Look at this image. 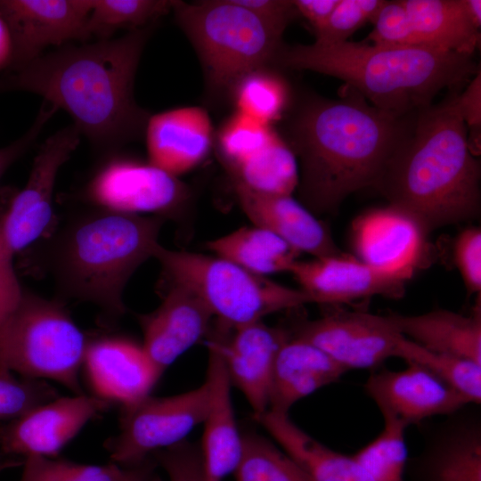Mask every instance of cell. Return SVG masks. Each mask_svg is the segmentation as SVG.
<instances>
[{"mask_svg":"<svg viewBox=\"0 0 481 481\" xmlns=\"http://www.w3.org/2000/svg\"><path fill=\"white\" fill-rule=\"evenodd\" d=\"M383 0H338L326 23L315 34L314 43L332 45L347 38L367 22H372Z\"/></svg>","mask_w":481,"mask_h":481,"instance_id":"f35d334b","label":"cell"},{"mask_svg":"<svg viewBox=\"0 0 481 481\" xmlns=\"http://www.w3.org/2000/svg\"><path fill=\"white\" fill-rule=\"evenodd\" d=\"M169 0H91L86 24L88 37L108 39L119 29H142L173 9Z\"/></svg>","mask_w":481,"mask_h":481,"instance_id":"1f68e13d","label":"cell"},{"mask_svg":"<svg viewBox=\"0 0 481 481\" xmlns=\"http://www.w3.org/2000/svg\"><path fill=\"white\" fill-rule=\"evenodd\" d=\"M93 207L119 213L164 218L175 214L188 198L185 185L151 164L116 152L104 156L82 192Z\"/></svg>","mask_w":481,"mask_h":481,"instance_id":"30bf717a","label":"cell"},{"mask_svg":"<svg viewBox=\"0 0 481 481\" xmlns=\"http://www.w3.org/2000/svg\"><path fill=\"white\" fill-rule=\"evenodd\" d=\"M12 193L11 189H0V326L18 305L24 289L14 270V255L3 231L4 216Z\"/></svg>","mask_w":481,"mask_h":481,"instance_id":"60d3db41","label":"cell"},{"mask_svg":"<svg viewBox=\"0 0 481 481\" xmlns=\"http://www.w3.org/2000/svg\"><path fill=\"white\" fill-rule=\"evenodd\" d=\"M72 124L50 135L40 145L23 189L13 192L4 220L5 241L15 256L45 238L53 224V192L61 167L80 143Z\"/></svg>","mask_w":481,"mask_h":481,"instance_id":"7c38bea8","label":"cell"},{"mask_svg":"<svg viewBox=\"0 0 481 481\" xmlns=\"http://www.w3.org/2000/svg\"><path fill=\"white\" fill-rule=\"evenodd\" d=\"M417 112L382 110L349 86L339 99L306 103L290 124L289 144L300 159L303 205L311 212L334 213L349 194L373 186L411 133Z\"/></svg>","mask_w":481,"mask_h":481,"instance_id":"7a4b0ae2","label":"cell"},{"mask_svg":"<svg viewBox=\"0 0 481 481\" xmlns=\"http://www.w3.org/2000/svg\"><path fill=\"white\" fill-rule=\"evenodd\" d=\"M208 362L205 384L208 407L200 447L207 481H224L233 474L242 453V435L238 429L231 397V381L216 342L208 338Z\"/></svg>","mask_w":481,"mask_h":481,"instance_id":"603a6c76","label":"cell"},{"mask_svg":"<svg viewBox=\"0 0 481 481\" xmlns=\"http://www.w3.org/2000/svg\"><path fill=\"white\" fill-rule=\"evenodd\" d=\"M57 396L56 389L47 381L0 372V421L12 420Z\"/></svg>","mask_w":481,"mask_h":481,"instance_id":"74e56055","label":"cell"},{"mask_svg":"<svg viewBox=\"0 0 481 481\" xmlns=\"http://www.w3.org/2000/svg\"><path fill=\"white\" fill-rule=\"evenodd\" d=\"M383 421L379 435L353 456L378 481H404L409 459L407 427L393 420Z\"/></svg>","mask_w":481,"mask_h":481,"instance_id":"e575fe53","label":"cell"},{"mask_svg":"<svg viewBox=\"0 0 481 481\" xmlns=\"http://www.w3.org/2000/svg\"><path fill=\"white\" fill-rule=\"evenodd\" d=\"M83 369L94 395L121 408L150 395L163 374L142 344L116 336L88 341Z\"/></svg>","mask_w":481,"mask_h":481,"instance_id":"ffe728a7","label":"cell"},{"mask_svg":"<svg viewBox=\"0 0 481 481\" xmlns=\"http://www.w3.org/2000/svg\"><path fill=\"white\" fill-rule=\"evenodd\" d=\"M207 407L205 382L188 392L161 397L150 395L123 407L118 434L104 444L110 461L132 466L184 441L196 426L203 423Z\"/></svg>","mask_w":481,"mask_h":481,"instance_id":"9c48e42d","label":"cell"},{"mask_svg":"<svg viewBox=\"0 0 481 481\" xmlns=\"http://www.w3.org/2000/svg\"><path fill=\"white\" fill-rule=\"evenodd\" d=\"M349 370H377L396 356L404 337L387 315L339 310L300 323L291 334Z\"/></svg>","mask_w":481,"mask_h":481,"instance_id":"4fadbf2b","label":"cell"},{"mask_svg":"<svg viewBox=\"0 0 481 481\" xmlns=\"http://www.w3.org/2000/svg\"><path fill=\"white\" fill-rule=\"evenodd\" d=\"M461 117L468 129V142L474 155L480 151L481 74H476L461 94L457 96Z\"/></svg>","mask_w":481,"mask_h":481,"instance_id":"ee69618b","label":"cell"},{"mask_svg":"<svg viewBox=\"0 0 481 481\" xmlns=\"http://www.w3.org/2000/svg\"><path fill=\"white\" fill-rule=\"evenodd\" d=\"M88 341L61 302L23 289L0 326V372L83 394L79 375Z\"/></svg>","mask_w":481,"mask_h":481,"instance_id":"52a82bcc","label":"cell"},{"mask_svg":"<svg viewBox=\"0 0 481 481\" xmlns=\"http://www.w3.org/2000/svg\"><path fill=\"white\" fill-rule=\"evenodd\" d=\"M228 171L231 178L265 193L291 195L299 182L296 156L276 132L262 149Z\"/></svg>","mask_w":481,"mask_h":481,"instance_id":"f546056e","label":"cell"},{"mask_svg":"<svg viewBox=\"0 0 481 481\" xmlns=\"http://www.w3.org/2000/svg\"><path fill=\"white\" fill-rule=\"evenodd\" d=\"M289 335L263 321L234 329L218 323L208 335L220 350L231 384L243 394L254 417L268 411L275 359Z\"/></svg>","mask_w":481,"mask_h":481,"instance_id":"e0dca14e","label":"cell"},{"mask_svg":"<svg viewBox=\"0 0 481 481\" xmlns=\"http://www.w3.org/2000/svg\"><path fill=\"white\" fill-rule=\"evenodd\" d=\"M274 133L271 125L236 111L221 126L216 138L226 168H234L249 159L270 141Z\"/></svg>","mask_w":481,"mask_h":481,"instance_id":"d590c367","label":"cell"},{"mask_svg":"<svg viewBox=\"0 0 481 481\" xmlns=\"http://www.w3.org/2000/svg\"><path fill=\"white\" fill-rule=\"evenodd\" d=\"M346 371L321 349L290 333L275 359L268 410L289 414L297 402L338 381Z\"/></svg>","mask_w":481,"mask_h":481,"instance_id":"d4e9b609","label":"cell"},{"mask_svg":"<svg viewBox=\"0 0 481 481\" xmlns=\"http://www.w3.org/2000/svg\"><path fill=\"white\" fill-rule=\"evenodd\" d=\"M457 96L417 112L411 133L372 186L428 234L480 213V166Z\"/></svg>","mask_w":481,"mask_h":481,"instance_id":"3957f363","label":"cell"},{"mask_svg":"<svg viewBox=\"0 0 481 481\" xmlns=\"http://www.w3.org/2000/svg\"><path fill=\"white\" fill-rule=\"evenodd\" d=\"M231 93L237 112L267 125L281 117L289 98L286 83L267 67L245 75Z\"/></svg>","mask_w":481,"mask_h":481,"instance_id":"836d02e7","label":"cell"},{"mask_svg":"<svg viewBox=\"0 0 481 481\" xmlns=\"http://www.w3.org/2000/svg\"><path fill=\"white\" fill-rule=\"evenodd\" d=\"M90 11L91 0H0V15L12 41L5 72L34 61L49 46L87 40Z\"/></svg>","mask_w":481,"mask_h":481,"instance_id":"5bb4252c","label":"cell"},{"mask_svg":"<svg viewBox=\"0 0 481 481\" xmlns=\"http://www.w3.org/2000/svg\"><path fill=\"white\" fill-rule=\"evenodd\" d=\"M57 109L43 101L41 108L30 127L20 138L0 148V180L6 170L36 143L38 135Z\"/></svg>","mask_w":481,"mask_h":481,"instance_id":"f6af8a7d","label":"cell"},{"mask_svg":"<svg viewBox=\"0 0 481 481\" xmlns=\"http://www.w3.org/2000/svg\"><path fill=\"white\" fill-rule=\"evenodd\" d=\"M213 318L193 292L169 283L160 305L140 316L142 346L163 373L179 356L208 335Z\"/></svg>","mask_w":481,"mask_h":481,"instance_id":"44dd1931","label":"cell"},{"mask_svg":"<svg viewBox=\"0 0 481 481\" xmlns=\"http://www.w3.org/2000/svg\"><path fill=\"white\" fill-rule=\"evenodd\" d=\"M254 418L312 481H378L353 455L322 444L296 425L289 414L268 410Z\"/></svg>","mask_w":481,"mask_h":481,"instance_id":"484cf974","label":"cell"},{"mask_svg":"<svg viewBox=\"0 0 481 481\" xmlns=\"http://www.w3.org/2000/svg\"><path fill=\"white\" fill-rule=\"evenodd\" d=\"M164 219L94 207L69 218L43 244L40 260L61 295L118 317L134 273L159 245Z\"/></svg>","mask_w":481,"mask_h":481,"instance_id":"5b68a950","label":"cell"},{"mask_svg":"<svg viewBox=\"0 0 481 481\" xmlns=\"http://www.w3.org/2000/svg\"><path fill=\"white\" fill-rule=\"evenodd\" d=\"M423 45L472 55L480 32L465 0H401Z\"/></svg>","mask_w":481,"mask_h":481,"instance_id":"83f0119b","label":"cell"},{"mask_svg":"<svg viewBox=\"0 0 481 481\" xmlns=\"http://www.w3.org/2000/svg\"><path fill=\"white\" fill-rule=\"evenodd\" d=\"M242 441L235 481H312L293 459L266 438L245 434Z\"/></svg>","mask_w":481,"mask_h":481,"instance_id":"d6a6232c","label":"cell"},{"mask_svg":"<svg viewBox=\"0 0 481 481\" xmlns=\"http://www.w3.org/2000/svg\"><path fill=\"white\" fill-rule=\"evenodd\" d=\"M153 258L169 283L193 292L218 323L231 329L310 303L300 289L280 284L213 254L172 250L159 244Z\"/></svg>","mask_w":481,"mask_h":481,"instance_id":"ba28073f","label":"cell"},{"mask_svg":"<svg viewBox=\"0 0 481 481\" xmlns=\"http://www.w3.org/2000/svg\"><path fill=\"white\" fill-rule=\"evenodd\" d=\"M12 59V41L5 20L0 15V73L5 72Z\"/></svg>","mask_w":481,"mask_h":481,"instance_id":"c3c4849f","label":"cell"},{"mask_svg":"<svg viewBox=\"0 0 481 481\" xmlns=\"http://www.w3.org/2000/svg\"><path fill=\"white\" fill-rule=\"evenodd\" d=\"M172 10L217 92H231L245 75L268 67L282 46L284 29L234 0L175 1Z\"/></svg>","mask_w":481,"mask_h":481,"instance_id":"8992f818","label":"cell"},{"mask_svg":"<svg viewBox=\"0 0 481 481\" xmlns=\"http://www.w3.org/2000/svg\"><path fill=\"white\" fill-rule=\"evenodd\" d=\"M110 403L85 394L57 396L0 426V471L29 458L58 457Z\"/></svg>","mask_w":481,"mask_h":481,"instance_id":"8fae6325","label":"cell"},{"mask_svg":"<svg viewBox=\"0 0 481 481\" xmlns=\"http://www.w3.org/2000/svg\"><path fill=\"white\" fill-rule=\"evenodd\" d=\"M154 24L115 39L66 45L4 73L0 92L23 91L68 112L73 125L104 156L144 135L149 113L134 86Z\"/></svg>","mask_w":481,"mask_h":481,"instance_id":"6da1fadb","label":"cell"},{"mask_svg":"<svg viewBox=\"0 0 481 481\" xmlns=\"http://www.w3.org/2000/svg\"><path fill=\"white\" fill-rule=\"evenodd\" d=\"M406 363L407 366L398 371H372L363 385L383 420L408 428L432 417L450 415L469 404L425 367Z\"/></svg>","mask_w":481,"mask_h":481,"instance_id":"2e32d148","label":"cell"},{"mask_svg":"<svg viewBox=\"0 0 481 481\" xmlns=\"http://www.w3.org/2000/svg\"><path fill=\"white\" fill-rule=\"evenodd\" d=\"M152 455L168 481H207L200 449L185 440Z\"/></svg>","mask_w":481,"mask_h":481,"instance_id":"b9f144b4","label":"cell"},{"mask_svg":"<svg viewBox=\"0 0 481 481\" xmlns=\"http://www.w3.org/2000/svg\"><path fill=\"white\" fill-rule=\"evenodd\" d=\"M207 249L213 255L265 277L289 272L300 254L276 234L253 224L209 240Z\"/></svg>","mask_w":481,"mask_h":481,"instance_id":"f1b7e54d","label":"cell"},{"mask_svg":"<svg viewBox=\"0 0 481 481\" xmlns=\"http://www.w3.org/2000/svg\"><path fill=\"white\" fill-rule=\"evenodd\" d=\"M428 369L468 404H481V364L472 360L429 351L403 337L396 356Z\"/></svg>","mask_w":481,"mask_h":481,"instance_id":"4dcf8cb0","label":"cell"},{"mask_svg":"<svg viewBox=\"0 0 481 481\" xmlns=\"http://www.w3.org/2000/svg\"><path fill=\"white\" fill-rule=\"evenodd\" d=\"M144 135L148 161L178 177L207 158L214 129L208 112L191 106L150 116Z\"/></svg>","mask_w":481,"mask_h":481,"instance_id":"cb8c5ba5","label":"cell"},{"mask_svg":"<svg viewBox=\"0 0 481 481\" xmlns=\"http://www.w3.org/2000/svg\"><path fill=\"white\" fill-rule=\"evenodd\" d=\"M338 0H294L292 4L297 11L305 17L314 32L319 30L328 20Z\"/></svg>","mask_w":481,"mask_h":481,"instance_id":"7dc6e473","label":"cell"},{"mask_svg":"<svg viewBox=\"0 0 481 481\" xmlns=\"http://www.w3.org/2000/svg\"><path fill=\"white\" fill-rule=\"evenodd\" d=\"M231 180L238 203L253 225L268 230L299 253L314 257L342 253L328 227L291 195L260 192Z\"/></svg>","mask_w":481,"mask_h":481,"instance_id":"7402d4cb","label":"cell"},{"mask_svg":"<svg viewBox=\"0 0 481 481\" xmlns=\"http://www.w3.org/2000/svg\"><path fill=\"white\" fill-rule=\"evenodd\" d=\"M19 481H120L125 467L85 464L59 457H34L23 463Z\"/></svg>","mask_w":481,"mask_h":481,"instance_id":"8d00e7d4","label":"cell"},{"mask_svg":"<svg viewBox=\"0 0 481 481\" xmlns=\"http://www.w3.org/2000/svg\"><path fill=\"white\" fill-rule=\"evenodd\" d=\"M387 316L404 338L423 348L481 364L480 305L471 315L436 309L418 315Z\"/></svg>","mask_w":481,"mask_h":481,"instance_id":"4316f807","label":"cell"},{"mask_svg":"<svg viewBox=\"0 0 481 481\" xmlns=\"http://www.w3.org/2000/svg\"><path fill=\"white\" fill-rule=\"evenodd\" d=\"M310 303L339 305L382 296L398 299L404 295L410 278L379 270L357 257L335 256L297 260L289 272Z\"/></svg>","mask_w":481,"mask_h":481,"instance_id":"ac0fdd59","label":"cell"},{"mask_svg":"<svg viewBox=\"0 0 481 481\" xmlns=\"http://www.w3.org/2000/svg\"><path fill=\"white\" fill-rule=\"evenodd\" d=\"M275 62L335 77L378 109L397 116L432 104L444 88L480 71L472 55L428 45L392 46L345 41L281 46Z\"/></svg>","mask_w":481,"mask_h":481,"instance_id":"277c9868","label":"cell"},{"mask_svg":"<svg viewBox=\"0 0 481 481\" xmlns=\"http://www.w3.org/2000/svg\"><path fill=\"white\" fill-rule=\"evenodd\" d=\"M428 235L413 217L390 205L363 212L351 225L355 257L410 279L429 261Z\"/></svg>","mask_w":481,"mask_h":481,"instance_id":"9a60e30c","label":"cell"},{"mask_svg":"<svg viewBox=\"0 0 481 481\" xmlns=\"http://www.w3.org/2000/svg\"><path fill=\"white\" fill-rule=\"evenodd\" d=\"M453 260L469 294L481 291V230L468 227L461 231L453 244Z\"/></svg>","mask_w":481,"mask_h":481,"instance_id":"7bdbcfd3","label":"cell"},{"mask_svg":"<svg viewBox=\"0 0 481 481\" xmlns=\"http://www.w3.org/2000/svg\"><path fill=\"white\" fill-rule=\"evenodd\" d=\"M235 3L264 20L285 29L297 12L292 1L284 0H234Z\"/></svg>","mask_w":481,"mask_h":481,"instance_id":"bcb514c9","label":"cell"},{"mask_svg":"<svg viewBox=\"0 0 481 481\" xmlns=\"http://www.w3.org/2000/svg\"><path fill=\"white\" fill-rule=\"evenodd\" d=\"M372 23L367 39L373 45H423L401 0L384 1Z\"/></svg>","mask_w":481,"mask_h":481,"instance_id":"ab89813d","label":"cell"},{"mask_svg":"<svg viewBox=\"0 0 481 481\" xmlns=\"http://www.w3.org/2000/svg\"><path fill=\"white\" fill-rule=\"evenodd\" d=\"M467 11L474 21V23L481 27V1L480 0H465Z\"/></svg>","mask_w":481,"mask_h":481,"instance_id":"f907efd6","label":"cell"},{"mask_svg":"<svg viewBox=\"0 0 481 481\" xmlns=\"http://www.w3.org/2000/svg\"><path fill=\"white\" fill-rule=\"evenodd\" d=\"M151 464L147 461L125 467L120 481H149L151 472Z\"/></svg>","mask_w":481,"mask_h":481,"instance_id":"681fc988","label":"cell"},{"mask_svg":"<svg viewBox=\"0 0 481 481\" xmlns=\"http://www.w3.org/2000/svg\"><path fill=\"white\" fill-rule=\"evenodd\" d=\"M470 405L447 415L408 459L410 481H481V415Z\"/></svg>","mask_w":481,"mask_h":481,"instance_id":"d6986e66","label":"cell"}]
</instances>
